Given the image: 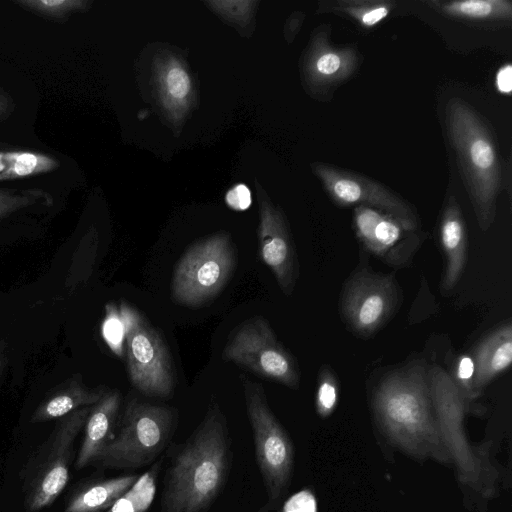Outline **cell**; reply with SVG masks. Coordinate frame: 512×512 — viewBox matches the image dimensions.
I'll use <instances>...</instances> for the list:
<instances>
[{"instance_id":"obj_28","label":"cell","mask_w":512,"mask_h":512,"mask_svg":"<svg viewBox=\"0 0 512 512\" xmlns=\"http://www.w3.org/2000/svg\"><path fill=\"white\" fill-rule=\"evenodd\" d=\"M339 395V386L333 372L325 367L321 370L318 378L316 392V410L319 416L328 417L334 411Z\"/></svg>"},{"instance_id":"obj_20","label":"cell","mask_w":512,"mask_h":512,"mask_svg":"<svg viewBox=\"0 0 512 512\" xmlns=\"http://www.w3.org/2000/svg\"><path fill=\"white\" fill-rule=\"evenodd\" d=\"M429 7L449 18L467 21H508L512 19L510 0H428Z\"/></svg>"},{"instance_id":"obj_10","label":"cell","mask_w":512,"mask_h":512,"mask_svg":"<svg viewBox=\"0 0 512 512\" xmlns=\"http://www.w3.org/2000/svg\"><path fill=\"white\" fill-rule=\"evenodd\" d=\"M399 290L392 275L361 270L346 282L340 301L347 325L356 333L370 336L392 316Z\"/></svg>"},{"instance_id":"obj_27","label":"cell","mask_w":512,"mask_h":512,"mask_svg":"<svg viewBox=\"0 0 512 512\" xmlns=\"http://www.w3.org/2000/svg\"><path fill=\"white\" fill-rule=\"evenodd\" d=\"M17 4L43 17L64 19L73 11L83 9L87 2L79 0H32L17 1Z\"/></svg>"},{"instance_id":"obj_24","label":"cell","mask_w":512,"mask_h":512,"mask_svg":"<svg viewBox=\"0 0 512 512\" xmlns=\"http://www.w3.org/2000/svg\"><path fill=\"white\" fill-rule=\"evenodd\" d=\"M156 492L153 471L144 473L111 506L109 512H145Z\"/></svg>"},{"instance_id":"obj_8","label":"cell","mask_w":512,"mask_h":512,"mask_svg":"<svg viewBox=\"0 0 512 512\" xmlns=\"http://www.w3.org/2000/svg\"><path fill=\"white\" fill-rule=\"evenodd\" d=\"M222 358L289 388L299 387L300 375L295 359L261 316L247 319L231 333Z\"/></svg>"},{"instance_id":"obj_13","label":"cell","mask_w":512,"mask_h":512,"mask_svg":"<svg viewBox=\"0 0 512 512\" xmlns=\"http://www.w3.org/2000/svg\"><path fill=\"white\" fill-rule=\"evenodd\" d=\"M329 36L328 25L315 29L303 64L308 88L313 94L326 98L355 73L360 61L354 47L333 45Z\"/></svg>"},{"instance_id":"obj_29","label":"cell","mask_w":512,"mask_h":512,"mask_svg":"<svg viewBox=\"0 0 512 512\" xmlns=\"http://www.w3.org/2000/svg\"><path fill=\"white\" fill-rule=\"evenodd\" d=\"M474 372L472 356L463 354L455 359L452 372L448 373L459 394L467 404L477 397L473 385Z\"/></svg>"},{"instance_id":"obj_33","label":"cell","mask_w":512,"mask_h":512,"mask_svg":"<svg viewBox=\"0 0 512 512\" xmlns=\"http://www.w3.org/2000/svg\"><path fill=\"white\" fill-rule=\"evenodd\" d=\"M495 86L503 94L509 95L512 89V67L511 64L503 65L495 75Z\"/></svg>"},{"instance_id":"obj_4","label":"cell","mask_w":512,"mask_h":512,"mask_svg":"<svg viewBox=\"0 0 512 512\" xmlns=\"http://www.w3.org/2000/svg\"><path fill=\"white\" fill-rule=\"evenodd\" d=\"M236 264L237 253L228 233L218 232L195 242L174 267L172 298L191 307L204 304L223 289Z\"/></svg>"},{"instance_id":"obj_34","label":"cell","mask_w":512,"mask_h":512,"mask_svg":"<svg viewBox=\"0 0 512 512\" xmlns=\"http://www.w3.org/2000/svg\"><path fill=\"white\" fill-rule=\"evenodd\" d=\"M12 107L13 102L10 96L0 91V121L10 114Z\"/></svg>"},{"instance_id":"obj_35","label":"cell","mask_w":512,"mask_h":512,"mask_svg":"<svg viewBox=\"0 0 512 512\" xmlns=\"http://www.w3.org/2000/svg\"><path fill=\"white\" fill-rule=\"evenodd\" d=\"M4 367H5V356L2 352V349H0V379L2 377Z\"/></svg>"},{"instance_id":"obj_1","label":"cell","mask_w":512,"mask_h":512,"mask_svg":"<svg viewBox=\"0 0 512 512\" xmlns=\"http://www.w3.org/2000/svg\"><path fill=\"white\" fill-rule=\"evenodd\" d=\"M373 410L385 435L405 453L443 464L452 462L423 365L414 364L388 375L374 393Z\"/></svg>"},{"instance_id":"obj_31","label":"cell","mask_w":512,"mask_h":512,"mask_svg":"<svg viewBox=\"0 0 512 512\" xmlns=\"http://www.w3.org/2000/svg\"><path fill=\"white\" fill-rule=\"evenodd\" d=\"M283 512H317L314 494L308 489L295 493L286 501Z\"/></svg>"},{"instance_id":"obj_18","label":"cell","mask_w":512,"mask_h":512,"mask_svg":"<svg viewBox=\"0 0 512 512\" xmlns=\"http://www.w3.org/2000/svg\"><path fill=\"white\" fill-rule=\"evenodd\" d=\"M120 400L118 391H106L103 397L92 406L85 423L83 443L75 463L77 469L96 460L104 446L114 438L112 429L120 407Z\"/></svg>"},{"instance_id":"obj_32","label":"cell","mask_w":512,"mask_h":512,"mask_svg":"<svg viewBox=\"0 0 512 512\" xmlns=\"http://www.w3.org/2000/svg\"><path fill=\"white\" fill-rule=\"evenodd\" d=\"M227 204L236 210L247 209L251 204V194L244 184H238L226 194Z\"/></svg>"},{"instance_id":"obj_6","label":"cell","mask_w":512,"mask_h":512,"mask_svg":"<svg viewBox=\"0 0 512 512\" xmlns=\"http://www.w3.org/2000/svg\"><path fill=\"white\" fill-rule=\"evenodd\" d=\"M241 381L256 459L271 504L282 496L289 485L294 461L293 445L269 408L262 385L243 375Z\"/></svg>"},{"instance_id":"obj_11","label":"cell","mask_w":512,"mask_h":512,"mask_svg":"<svg viewBox=\"0 0 512 512\" xmlns=\"http://www.w3.org/2000/svg\"><path fill=\"white\" fill-rule=\"evenodd\" d=\"M312 170L336 204L372 207L419 225L413 208L380 183L325 163H314Z\"/></svg>"},{"instance_id":"obj_14","label":"cell","mask_w":512,"mask_h":512,"mask_svg":"<svg viewBox=\"0 0 512 512\" xmlns=\"http://www.w3.org/2000/svg\"><path fill=\"white\" fill-rule=\"evenodd\" d=\"M258 250L283 293H292L298 276L297 257L288 226L282 215L268 201L260 205Z\"/></svg>"},{"instance_id":"obj_26","label":"cell","mask_w":512,"mask_h":512,"mask_svg":"<svg viewBox=\"0 0 512 512\" xmlns=\"http://www.w3.org/2000/svg\"><path fill=\"white\" fill-rule=\"evenodd\" d=\"M56 166L52 159L31 152L14 153V159L8 170L0 173V179H10L44 172Z\"/></svg>"},{"instance_id":"obj_16","label":"cell","mask_w":512,"mask_h":512,"mask_svg":"<svg viewBox=\"0 0 512 512\" xmlns=\"http://www.w3.org/2000/svg\"><path fill=\"white\" fill-rule=\"evenodd\" d=\"M439 236L446 265L443 277L445 290L452 289L460 279L467 261V233L460 206L454 196H450L444 206Z\"/></svg>"},{"instance_id":"obj_15","label":"cell","mask_w":512,"mask_h":512,"mask_svg":"<svg viewBox=\"0 0 512 512\" xmlns=\"http://www.w3.org/2000/svg\"><path fill=\"white\" fill-rule=\"evenodd\" d=\"M92 406L79 408L66 415L59 426L55 438L58 457L49 464L36 487L30 501V510L37 511L50 505L65 488L69 479L67 449L85 425Z\"/></svg>"},{"instance_id":"obj_5","label":"cell","mask_w":512,"mask_h":512,"mask_svg":"<svg viewBox=\"0 0 512 512\" xmlns=\"http://www.w3.org/2000/svg\"><path fill=\"white\" fill-rule=\"evenodd\" d=\"M119 310L125 326V357L131 384L148 396L170 397L175 374L162 335L126 301H121Z\"/></svg>"},{"instance_id":"obj_21","label":"cell","mask_w":512,"mask_h":512,"mask_svg":"<svg viewBox=\"0 0 512 512\" xmlns=\"http://www.w3.org/2000/svg\"><path fill=\"white\" fill-rule=\"evenodd\" d=\"M137 478L135 475H127L97 482L80 492L69 503L65 512H99L108 508Z\"/></svg>"},{"instance_id":"obj_17","label":"cell","mask_w":512,"mask_h":512,"mask_svg":"<svg viewBox=\"0 0 512 512\" xmlns=\"http://www.w3.org/2000/svg\"><path fill=\"white\" fill-rule=\"evenodd\" d=\"M474 391L480 396L483 389L499 374L506 371L512 362V326L501 325L486 335L475 347Z\"/></svg>"},{"instance_id":"obj_2","label":"cell","mask_w":512,"mask_h":512,"mask_svg":"<svg viewBox=\"0 0 512 512\" xmlns=\"http://www.w3.org/2000/svg\"><path fill=\"white\" fill-rule=\"evenodd\" d=\"M229 459L226 422L213 406L174 461L163 512L204 511L223 485Z\"/></svg>"},{"instance_id":"obj_3","label":"cell","mask_w":512,"mask_h":512,"mask_svg":"<svg viewBox=\"0 0 512 512\" xmlns=\"http://www.w3.org/2000/svg\"><path fill=\"white\" fill-rule=\"evenodd\" d=\"M445 122L477 222L487 230L495 218L502 180L495 138L484 119L460 98L446 104Z\"/></svg>"},{"instance_id":"obj_12","label":"cell","mask_w":512,"mask_h":512,"mask_svg":"<svg viewBox=\"0 0 512 512\" xmlns=\"http://www.w3.org/2000/svg\"><path fill=\"white\" fill-rule=\"evenodd\" d=\"M353 225L360 243L393 265L406 263L420 244L419 225L372 207L356 206Z\"/></svg>"},{"instance_id":"obj_22","label":"cell","mask_w":512,"mask_h":512,"mask_svg":"<svg viewBox=\"0 0 512 512\" xmlns=\"http://www.w3.org/2000/svg\"><path fill=\"white\" fill-rule=\"evenodd\" d=\"M324 11L344 14L361 27L372 28L388 17L396 2L386 0H337L326 2Z\"/></svg>"},{"instance_id":"obj_30","label":"cell","mask_w":512,"mask_h":512,"mask_svg":"<svg viewBox=\"0 0 512 512\" xmlns=\"http://www.w3.org/2000/svg\"><path fill=\"white\" fill-rule=\"evenodd\" d=\"M40 193L16 194L15 191L0 190V219L34 203Z\"/></svg>"},{"instance_id":"obj_7","label":"cell","mask_w":512,"mask_h":512,"mask_svg":"<svg viewBox=\"0 0 512 512\" xmlns=\"http://www.w3.org/2000/svg\"><path fill=\"white\" fill-rule=\"evenodd\" d=\"M173 418L172 410L167 407L130 400L118 436L104 446L97 460L118 468L149 463L165 447Z\"/></svg>"},{"instance_id":"obj_23","label":"cell","mask_w":512,"mask_h":512,"mask_svg":"<svg viewBox=\"0 0 512 512\" xmlns=\"http://www.w3.org/2000/svg\"><path fill=\"white\" fill-rule=\"evenodd\" d=\"M159 86L163 103L169 110L186 107L191 91V80L184 67L176 59H170L159 73Z\"/></svg>"},{"instance_id":"obj_19","label":"cell","mask_w":512,"mask_h":512,"mask_svg":"<svg viewBox=\"0 0 512 512\" xmlns=\"http://www.w3.org/2000/svg\"><path fill=\"white\" fill-rule=\"evenodd\" d=\"M106 393L104 388H88L79 375L63 383L53 395L34 412L31 421L44 422L66 416L71 412L96 404Z\"/></svg>"},{"instance_id":"obj_25","label":"cell","mask_w":512,"mask_h":512,"mask_svg":"<svg viewBox=\"0 0 512 512\" xmlns=\"http://www.w3.org/2000/svg\"><path fill=\"white\" fill-rule=\"evenodd\" d=\"M101 335L116 356L120 358L125 356V326L119 307L114 302L107 303L105 306Z\"/></svg>"},{"instance_id":"obj_9","label":"cell","mask_w":512,"mask_h":512,"mask_svg":"<svg viewBox=\"0 0 512 512\" xmlns=\"http://www.w3.org/2000/svg\"><path fill=\"white\" fill-rule=\"evenodd\" d=\"M431 398L436 418L444 439L458 466L460 480L472 487L479 488L483 493L484 486L481 478L487 475V469L483 458L477 457L475 451L470 448L464 434L463 420L467 403L459 394L448 372L439 366H434L428 372Z\"/></svg>"}]
</instances>
